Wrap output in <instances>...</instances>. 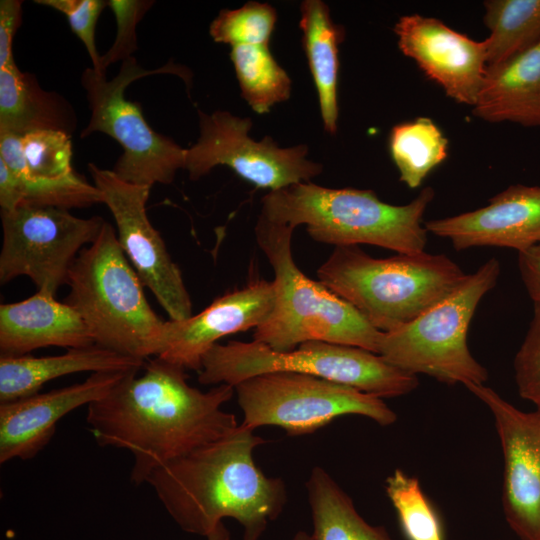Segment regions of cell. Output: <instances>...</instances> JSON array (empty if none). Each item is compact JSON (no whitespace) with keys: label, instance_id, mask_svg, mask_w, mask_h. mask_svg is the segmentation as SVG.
Returning a JSON list of instances; mask_svg holds the SVG:
<instances>
[{"label":"cell","instance_id":"603a6c76","mask_svg":"<svg viewBox=\"0 0 540 540\" xmlns=\"http://www.w3.org/2000/svg\"><path fill=\"white\" fill-rule=\"evenodd\" d=\"M302 46L316 87L324 129L337 131L339 45L344 29L335 24L326 3L305 0L300 6Z\"/></svg>","mask_w":540,"mask_h":540},{"label":"cell","instance_id":"5bb4252c","mask_svg":"<svg viewBox=\"0 0 540 540\" xmlns=\"http://www.w3.org/2000/svg\"><path fill=\"white\" fill-rule=\"evenodd\" d=\"M465 387L491 411L503 452L502 506L521 540H540V411L524 412L485 384Z\"/></svg>","mask_w":540,"mask_h":540},{"label":"cell","instance_id":"277c9868","mask_svg":"<svg viewBox=\"0 0 540 540\" xmlns=\"http://www.w3.org/2000/svg\"><path fill=\"white\" fill-rule=\"evenodd\" d=\"M466 273L444 254L374 258L359 246L335 247L319 281L381 332L393 331L453 291Z\"/></svg>","mask_w":540,"mask_h":540},{"label":"cell","instance_id":"d590c367","mask_svg":"<svg viewBox=\"0 0 540 540\" xmlns=\"http://www.w3.org/2000/svg\"><path fill=\"white\" fill-rule=\"evenodd\" d=\"M518 268L530 298L540 303V244L518 253Z\"/></svg>","mask_w":540,"mask_h":540},{"label":"cell","instance_id":"ba28073f","mask_svg":"<svg viewBox=\"0 0 540 540\" xmlns=\"http://www.w3.org/2000/svg\"><path fill=\"white\" fill-rule=\"evenodd\" d=\"M499 275V261L489 259L418 317L382 332L377 354L414 375L425 374L447 384H484L488 372L472 356L467 334L477 306L496 286Z\"/></svg>","mask_w":540,"mask_h":540},{"label":"cell","instance_id":"ac0fdd59","mask_svg":"<svg viewBox=\"0 0 540 540\" xmlns=\"http://www.w3.org/2000/svg\"><path fill=\"white\" fill-rule=\"evenodd\" d=\"M128 372L92 373L80 383L1 403L0 463L35 457L53 437L60 419L104 397Z\"/></svg>","mask_w":540,"mask_h":540},{"label":"cell","instance_id":"9a60e30c","mask_svg":"<svg viewBox=\"0 0 540 540\" xmlns=\"http://www.w3.org/2000/svg\"><path fill=\"white\" fill-rule=\"evenodd\" d=\"M393 30L405 56L450 98L474 106L487 69L484 41H475L438 19L419 14L400 17Z\"/></svg>","mask_w":540,"mask_h":540},{"label":"cell","instance_id":"8992f818","mask_svg":"<svg viewBox=\"0 0 540 540\" xmlns=\"http://www.w3.org/2000/svg\"><path fill=\"white\" fill-rule=\"evenodd\" d=\"M294 229L259 217L256 240L274 271V306L255 329L253 340L276 351L308 341L360 347L378 353L382 332L350 303L320 281L308 278L292 254Z\"/></svg>","mask_w":540,"mask_h":540},{"label":"cell","instance_id":"e575fe53","mask_svg":"<svg viewBox=\"0 0 540 540\" xmlns=\"http://www.w3.org/2000/svg\"><path fill=\"white\" fill-rule=\"evenodd\" d=\"M22 1H0V68L15 65L13 39L21 24Z\"/></svg>","mask_w":540,"mask_h":540},{"label":"cell","instance_id":"5b68a950","mask_svg":"<svg viewBox=\"0 0 540 540\" xmlns=\"http://www.w3.org/2000/svg\"><path fill=\"white\" fill-rule=\"evenodd\" d=\"M67 285L65 302L81 315L95 344L142 360L161 354L166 320L149 305L110 223L78 254Z\"/></svg>","mask_w":540,"mask_h":540},{"label":"cell","instance_id":"1f68e13d","mask_svg":"<svg viewBox=\"0 0 540 540\" xmlns=\"http://www.w3.org/2000/svg\"><path fill=\"white\" fill-rule=\"evenodd\" d=\"M154 4L146 0H109L107 6L116 20V37L112 46L101 56L100 72L106 74L109 65L124 61L137 49L136 27Z\"/></svg>","mask_w":540,"mask_h":540},{"label":"cell","instance_id":"6da1fadb","mask_svg":"<svg viewBox=\"0 0 540 540\" xmlns=\"http://www.w3.org/2000/svg\"><path fill=\"white\" fill-rule=\"evenodd\" d=\"M128 372L104 397L88 405L86 422L102 447L128 450L130 479L145 483L152 472L233 432L239 424L222 406L234 387L203 392L187 382L186 370L160 357Z\"/></svg>","mask_w":540,"mask_h":540},{"label":"cell","instance_id":"2e32d148","mask_svg":"<svg viewBox=\"0 0 540 540\" xmlns=\"http://www.w3.org/2000/svg\"><path fill=\"white\" fill-rule=\"evenodd\" d=\"M274 301L273 281L257 279L216 298L197 315L165 321L163 348L157 357L199 372L203 357L221 338L256 329L270 314Z\"/></svg>","mask_w":540,"mask_h":540},{"label":"cell","instance_id":"4316f807","mask_svg":"<svg viewBox=\"0 0 540 540\" xmlns=\"http://www.w3.org/2000/svg\"><path fill=\"white\" fill-rule=\"evenodd\" d=\"M487 66L501 63L540 40V0L484 1Z\"/></svg>","mask_w":540,"mask_h":540},{"label":"cell","instance_id":"e0dca14e","mask_svg":"<svg viewBox=\"0 0 540 540\" xmlns=\"http://www.w3.org/2000/svg\"><path fill=\"white\" fill-rule=\"evenodd\" d=\"M424 227L456 250L493 246L524 252L540 244V186L511 185L484 207L429 220Z\"/></svg>","mask_w":540,"mask_h":540},{"label":"cell","instance_id":"52a82bcc","mask_svg":"<svg viewBox=\"0 0 540 540\" xmlns=\"http://www.w3.org/2000/svg\"><path fill=\"white\" fill-rule=\"evenodd\" d=\"M270 372L313 375L380 398L408 394L419 383L417 375L360 347L308 341L290 351H276L256 340L215 344L203 357L198 381L204 385L234 387L248 378Z\"/></svg>","mask_w":540,"mask_h":540},{"label":"cell","instance_id":"7c38bea8","mask_svg":"<svg viewBox=\"0 0 540 540\" xmlns=\"http://www.w3.org/2000/svg\"><path fill=\"white\" fill-rule=\"evenodd\" d=\"M200 135L186 148L185 170L198 180L214 167H230L238 176L258 188L279 190L309 182L322 172L320 163L306 158L308 147H280L270 136L256 141L249 136L250 118L228 111L211 114L198 110Z\"/></svg>","mask_w":540,"mask_h":540},{"label":"cell","instance_id":"836d02e7","mask_svg":"<svg viewBox=\"0 0 540 540\" xmlns=\"http://www.w3.org/2000/svg\"><path fill=\"white\" fill-rule=\"evenodd\" d=\"M35 3L63 13L72 31L84 44L92 61V68L100 72L101 56L96 48L95 28L107 1L102 0H36Z\"/></svg>","mask_w":540,"mask_h":540},{"label":"cell","instance_id":"83f0119b","mask_svg":"<svg viewBox=\"0 0 540 540\" xmlns=\"http://www.w3.org/2000/svg\"><path fill=\"white\" fill-rule=\"evenodd\" d=\"M389 149L400 181L414 189L446 159L448 140L430 118L419 117L392 128Z\"/></svg>","mask_w":540,"mask_h":540},{"label":"cell","instance_id":"7a4b0ae2","mask_svg":"<svg viewBox=\"0 0 540 540\" xmlns=\"http://www.w3.org/2000/svg\"><path fill=\"white\" fill-rule=\"evenodd\" d=\"M266 442L239 424L158 468L146 483L183 531L207 537L231 518L242 526L243 540H260L288 500L284 480L266 476L254 460V450Z\"/></svg>","mask_w":540,"mask_h":540},{"label":"cell","instance_id":"d6986e66","mask_svg":"<svg viewBox=\"0 0 540 540\" xmlns=\"http://www.w3.org/2000/svg\"><path fill=\"white\" fill-rule=\"evenodd\" d=\"M94 340L77 310L55 296L38 291L15 303L0 305V351L26 355L47 346L67 349L93 345Z\"/></svg>","mask_w":540,"mask_h":540},{"label":"cell","instance_id":"8fae6325","mask_svg":"<svg viewBox=\"0 0 540 540\" xmlns=\"http://www.w3.org/2000/svg\"><path fill=\"white\" fill-rule=\"evenodd\" d=\"M1 220V284L27 276L38 291L54 296L67 285L76 257L96 240L105 222L99 216L79 218L66 209L28 205L1 211Z\"/></svg>","mask_w":540,"mask_h":540},{"label":"cell","instance_id":"7402d4cb","mask_svg":"<svg viewBox=\"0 0 540 540\" xmlns=\"http://www.w3.org/2000/svg\"><path fill=\"white\" fill-rule=\"evenodd\" d=\"M76 125V114L66 99L43 90L35 76L16 64L0 68V134L57 130L71 135Z\"/></svg>","mask_w":540,"mask_h":540},{"label":"cell","instance_id":"d6a6232c","mask_svg":"<svg viewBox=\"0 0 540 540\" xmlns=\"http://www.w3.org/2000/svg\"><path fill=\"white\" fill-rule=\"evenodd\" d=\"M515 381L520 396L540 411V303L533 302V314L514 359Z\"/></svg>","mask_w":540,"mask_h":540},{"label":"cell","instance_id":"9c48e42d","mask_svg":"<svg viewBox=\"0 0 540 540\" xmlns=\"http://www.w3.org/2000/svg\"><path fill=\"white\" fill-rule=\"evenodd\" d=\"M159 73L182 75L172 63L144 69L132 56L122 62L118 74L110 80L93 68H86L81 77L91 111L81 138L95 132L112 137L123 150L113 168L116 175L127 182L151 187L155 183H172L176 172L185 168L186 159V148L154 131L146 122L141 105L125 98V90L132 82Z\"/></svg>","mask_w":540,"mask_h":540},{"label":"cell","instance_id":"4fadbf2b","mask_svg":"<svg viewBox=\"0 0 540 540\" xmlns=\"http://www.w3.org/2000/svg\"><path fill=\"white\" fill-rule=\"evenodd\" d=\"M94 185L112 213L119 244L142 284L150 289L170 320L192 316V301L180 268L151 224L146 203L151 186L127 182L113 170L88 164Z\"/></svg>","mask_w":540,"mask_h":540},{"label":"cell","instance_id":"3957f363","mask_svg":"<svg viewBox=\"0 0 540 540\" xmlns=\"http://www.w3.org/2000/svg\"><path fill=\"white\" fill-rule=\"evenodd\" d=\"M434 195L433 188L425 187L410 203L393 205L368 189L300 182L269 191L259 217L294 230L305 225L314 240L335 247L367 244L417 254L425 251L423 216Z\"/></svg>","mask_w":540,"mask_h":540},{"label":"cell","instance_id":"4dcf8cb0","mask_svg":"<svg viewBox=\"0 0 540 540\" xmlns=\"http://www.w3.org/2000/svg\"><path fill=\"white\" fill-rule=\"evenodd\" d=\"M277 12L268 3L250 1L237 9L221 10L211 22L209 32L217 43L269 45Z\"/></svg>","mask_w":540,"mask_h":540},{"label":"cell","instance_id":"d4e9b609","mask_svg":"<svg viewBox=\"0 0 540 540\" xmlns=\"http://www.w3.org/2000/svg\"><path fill=\"white\" fill-rule=\"evenodd\" d=\"M0 159L22 177L57 180L76 173L71 165V135L63 131L0 134Z\"/></svg>","mask_w":540,"mask_h":540},{"label":"cell","instance_id":"30bf717a","mask_svg":"<svg viewBox=\"0 0 540 540\" xmlns=\"http://www.w3.org/2000/svg\"><path fill=\"white\" fill-rule=\"evenodd\" d=\"M243 412L242 426H278L288 435L314 433L334 419L361 415L388 426L397 414L382 398L313 375L270 372L234 386Z\"/></svg>","mask_w":540,"mask_h":540},{"label":"cell","instance_id":"8d00e7d4","mask_svg":"<svg viewBox=\"0 0 540 540\" xmlns=\"http://www.w3.org/2000/svg\"><path fill=\"white\" fill-rule=\"evenodd\" d=\"M206 538L207 540H231L230 533L223 522H221Z\"/></svg>","mask_w":540,"mask_h":540},{"label":"cell","instance_id":"cb8c5ba5","mask_svg":"<svg viewBox=\"0 0 540 540\" xmlns=\"http://www.w3.org/2000/svg\"><path fill=\"white\" fill-rule=\"evenodd\" d=\"M311 510L312 540H393L382 526L369 524L330 474L315 466L305 484Z\"/></svg>","mask_w":540,"mask_h":540},{"label":"cell","instance_id":"f1b7e54d","mask_svg":"<svg viewBox=\"0 0 540 540\" xmlns=\"http://www.w3.org/2000/svg\"><path fill=\"white\" fill-rule=\"evenodd\" d=\"M241 95L258 114L289 99L291 79L273 57L269 45H237L231 47Z\"/></svg>","mask_w":540,"mask_h":540},{"label":"cell","instance_id":"f546056e","mask_svg":"<svg viewBox=\"0 0 540 540\" xmlns=\"http://www.w3.org/2000/svg\"><path fill=\"white\" fill-rule=\"evenodd\" d=\"M385 490L408 540H444L441 520L416 477L396 469L387 477Z\"/></svg>","mask_w":540,"mask_h":540},{"label":"cell","instance_id":"484cf974","mask_svg":"<svg viewBox=\"0 0 540 540\" xmlns=\"http://www.w3.org/2000/svg\"><path fill=\"white\" fill-rule=\"evenodd\" d=\"M96 203H102L100 191L77 173L57 180L22 177L16 175L0 159L1 211H10L23 205L69 210Z\"/></svg>","mask_w":540,"mask_h":540},{"label":"cell","instance_id":"44dd1931","mask_svg":"<svg viewBox=\"0 0 540 540\" xmlns=\"http://www.w3.org/2000/svg\"><path fill=\"white\" fill-rule=\"evenodd\" d=\"M145 360L97 344L53 356H0V404L39 393L47 382L79 372L139 371Z\"/></svg>","mask_w":540,"mask_h":540},{"label":"cell","instance_id":"74e56055","mask_svg":"<svg viewBox=\"0 0 540 540\" xmlns=\"http://www.w3.org/2000/svg\"><path fill=\"white\" fill-rule=\"evenodd\" d=\"M291 540H312V536L305 531H298Z\"/></svg>","mask_w":540,"mask_h":540},{"label":"cell","instance_id":"ffe728a7","mask_svg":"<svg viewBox=\"0 0 540 540\" xmlns=\"http://www.w3.org/2000/svg\"><path fill=\"white\" fill-rule=\"evenodd\" d=\"M473 113L491 123L540 126V40L501 63L487 66Z\"/></svg>","mask_w":540,"mask_h":540}]
</instances>
